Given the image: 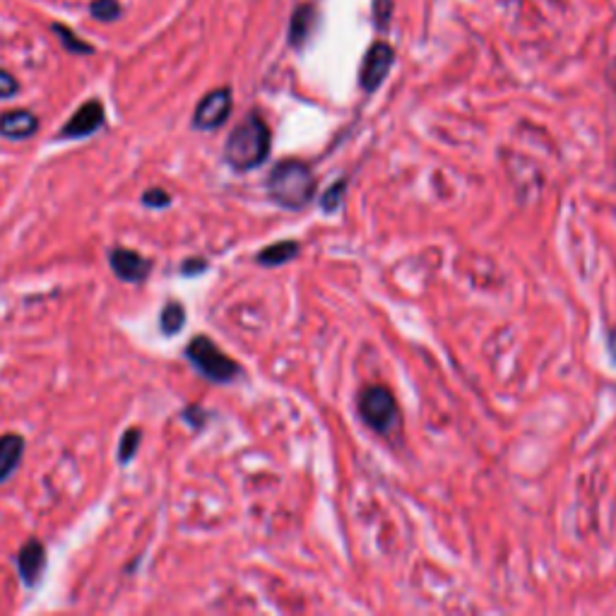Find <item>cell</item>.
I'll list each match as a JSON object with an SVG mask.
<instances>
[{
	"instance_id": "7",
	"label": "cell",
	"mask_w": 616,
	"mask_h": 616,
	"mask_svg": "<svg viewBox=\"0 0 616 616\" xmlns=\"http://www.w3.org/2000/svg\"><path fill=\"white\" fill-rule=\"evenodd\" d=\"M109 265L111 272L121 282H131V285L145 282L149 277V272H152V260L149 258L140 256L138 250L123 249V246H116V249L109 250Z\"/></svg>"
},
{
	"instance_id": "18",
	"label": "cell",
	"mask_w": 616,
	"mask_h": 616,
	"mask_svg": "<svg viewBox=\"0 0 616 616\" xmlns=\"http://www.w3.org/2000/svg\"><path fill=\"white\" fill-rule=\"evenodd\" d=\"M345 188H347V181L342 178V181H338V184H332L328 191L323 193V198H321V207H323L325 213H338L340 203H342V198H345Z\"/></svg>"
},
{
	"instance_id": "11",
	"label": "cell",
	"mask_w": 616,
	"mask_h": 616,
	"mask_svg": "<svg viewBox=\"0 0 616 616\" xmlns=\"http://www.w3.org/2000/svg\"><path fill=\"white\" fill-rule=\"evenodd\" d=\"M24 455V439L17 433L0 436V485L10 479L20 467Z\"/></svg>"
},
{
	"instance_id": "12",
	"label": "cell",
	"mask_w": 616,
	"mask_h": 616,
	"mask_svg": "<svg viewBox=\"0 0 616 616\" xmlns=\"http://www.w3.org/2000/svg\"><path fill=\"white\" fill-rule=\"evenodd\" d=\"M316 23L318 13L313 5H301V8H296V13L292 15V23H289V44L294 49H301L308 41V37L313 34Z\"/></svg>"
},
{
	"instance_id": "20",
	"label": "cell",
	"mask_w": 616,
	"mask_h": 616,
	"mask_svg": "<svg viewBox=\"0 0 616 616\" xmlns=\"http://www.w3.org/2000/svg\"><path fill=\"white\" fill-rule=\"evenodd\" d=\"M20 92V82L8 73V70H0V99H10Z\"/></svg>"
},
{
	"instance_id": "1",
	"label": "cell",
	"mask_w": 616,
	"mask_h": 616,
	"mask_svg": "<svg viewBox=\"0 0 616 616\" xmlns=\"http://www.w3.org/2000/svg\"><path fill=\"white\" fill-rule=\"evenodd\" d=\"M270 128L258 113H249L236 125L224 145V159L234 171L258 169L270 154Z\"/></svg>"
},
{
	"instance_id": "3",
	"label": "cell",
	"mask_w": 616,
	"mask_h": 616,
	"mask_svg": "<svg viewBox=\"0 0 616 616\" xmlns=\"http://www.w3.org/2000/svg\"><path fill=\"white\" fill-rule=\"evenodd\" d=\"M186 357H188L193 367L198 368L200 374L205 376L207 381L220 383V385H227V383L236 381L241 376V367L231 357L222 352L220 347L214 345L210 338H205V335H198V338H193L188 342Z\"/></svg>"
},
{
	"instance_id": "21",
	"label": "cell",
	"mask_w": 616,
	"mask_h": 616,
	"mask_svg": "<svg viewBox=\"0 0 616 616\" xmlns=\"http://www.w3.org/2000/svg\"><path fill=\"white\" fill-rule=\"evenodd\" d=\"M207 270V260H203V258H191V260H186L184 265H181V272L184 275H200V272Z\"/></svg>"
},
{
	"instance_id": "17",
	"label": "cell",
	"mask_w": 616,
	"mask_h": 616,
	"mask_svg": "<svg viewBox=\"0 0 616 616\" xmlns=\"http://www.w3.org/2000/svg\"><path fill=\"white\" fill-rule=\"evenodd\" d=\"M89 10H92V17H96L99 23H113L121 15V3L118 0H92Z\"/></svg>"
},
{
	"instance_id": "19",
	"label": "cell",
	"mask_w": 616,
	"mask_h": 616,
	"mask_svg": "<svg viewBox=\"0 0 616 616\" xmlns=\"http://www.w3.org/2000/svg\"><path fill=\"white\" fill-rule=\"evenodd\" d=\"M142 205L152 207V210H164L171 205V195L164 188H147L142 193Z\"/></svg>"
},
{
	"instance_id": "6",
	"label": "cell",
	"mask_w": 616,
	"mask_h": 616,
	"mask_svg": "<svg viewBox=\"0 0 616 616\" xmlns=\"http://www.w3.org/2000/svg\"><path fill=\"white\" fill-rule=\"evenodd\" d=\"M393 63H395V49L393 46L385 44V41L371 44V49L364 56V63H361V89L364 92H376L383 85V80L388 77Z\"/></svg>"
},
{
	"instance_id": "13",
	"label": "cell",
	"mask_w": 616,
	"mask_h": 616,
	"mask_svg": "<svg viewBox=\"0 0 616 616\" xmlns=\"http://www.w3.org/2000/svg\"><path fill=\"white\" fill-rule=\"evenodd\" d=\"M296 256H299V243L279 241L260 250V253H258V263L265 265V267H277V265H285L289 263V260H294Z\"/></svg>"
},
{
	"instance_id": "9",
	"label": "cell",
	"mask_w": 616,
	"mask_h": 616,
	"mask_svg": "<svg viewBox=\"0 0 616 616\" xmlns=\"http://www.w3.org/2000/svg\"><path fill=\"white\" fill-rule=\"evenodd\" d=\"M46 568V549L39 539H30L17 554V571L24 585L34 587L41 580V573Z\"/></svg>"
},
{
	"instance_id": "8",
	"label": "cell",
	"mask_w": 616,
	"mask_h": 616,
	"mask_svg": "<svg viewBox=\"0 0 616 616\" xmlns=\"http://www.w3.org/2000/svg\"><path fill=\"white\" fill-rule=\"evenodd\" d=\"M104 125V104L99 99H89L75 111L70 121L63 125V131L59 132L60 140H77L87 138L92 132H96Z\"/></svg>"
},
{
	"instance_id": "16",
	"label": "cell",
	"mask_w": 616,
	"mask_h": 616,
	"mask_svg": "<svg viewBox=\"0 0 616 616\" xmlns=\"http://www.w3.org/2000/svg\"><path fill=\"white\" fill-rule=\"evenodd\" d=\"M140 440H142V429H138V426H132V429H128V431L121 436V443H118V462H121V465H128V462L135 457V453H138L140 448Z\"/></svg>"
},
{
	"instance_id": "2",
	"label": "cell",
	"mask_w": 616,
	"mask_h": 616,
	"mask_svg": "<svg viewBox=\"0 0 616 616\" xmlns=\"http://www.w3.org/2000/svg\"><path fill=\"white\" fill-rule=\"evenodd\" d=\"M316 177L311 167L299 159H285L279 162L267 177V195L275 205L285 210H303L316 198Z\"/></svg>"
},
{
	"instance_id": "4",
	"label": "cell",
	"mask_w": 616,
	"mask_h": 616,
	"mask_svg": "<svg viewBox=\"0 0 616 616\" xmlns=\"http://www.w3.org/2000/svg\"><path fill=\"white\" fill-rule=\"evenodd\" d=\"M359 414L376 433L388 436L400 426V407L395 397L383 385H368L359 393Z\"/></svg>"
},
{
	"instance_id": "5",
	"label": "cell",
	"mask_w": 616,
	"mask_h": 616,
	"mask_svg": "<svg viewBox=\"0 0 616 616\" xmlns=\"http://www.w3.org/2000/svg\"><path fill=\"white\" fill-rule=\"evenodd\" d=\"M231 106H234L231 89H213V92H207V95L200 99L198 106H195L193 125H195L198 131H217V128L227 123V118L231 116Z\"/></svg>"
},
{
	"instance_id": "14",
	"label": "cell",
	"mask_w": 616,
	"mask_h": 616,
	"mask_svg": "<svg viewBox=\"0 0 616 616\" xmlns=\"http://www.w3.org/2000/svg\"><path fill=\"white\" fill-rule=\"evenodd\" d=\"M159 325H162L164 335H177L186 325V308L181 301H167L159 316Z\"/></svg>"
},
{
	"instance_id": "22",
	"label": "cell",
	"mask_w": 616,
	"mask_h": 616,
	"mask_svg": "<svg viewBox=\"0 0 616 616\" xmlns=\"http://www.w3.org/2000/svg\"><path fill=\"white\" fill-rule=\"evenodd\" d=\"M186 419L191 421V426H203V421H205V412L200 410L198 404H191V407L186 410Z\"/></svg>"
},
{
	"instance_id": "15",
	"label": "cell",
	"mask_w": 616,
	"mask_h": 616,
	"mask_svg": "<svg viewBox=\"0 0 616 616\" xmlns=\"http://www.w3.org/2000/svg\"><path fill=\"white\" fill-rule=\"evenodd\" d=\"M51 30H53V34L60 39V44H63L66 51L80 53V56H92V53H95V46L87 44V41H82L77 34H73V32L68 30L66 24H53Z\"/></svg>"
},
{
	"instance_id": "10",
	"label": "cell",
	"mask_w": 616,
	"mask_h": 616,
	"mask_svg": "<svg viewBox=\"0 0 616 616\" xmlns=\"http://www.w3.org/2000/svg\"><path fill=\"white\" fill-rule=\"evenodd\" d=\"M39 131V118L27 109L0 113V135L8 140H27Z\"/></svg>"
}]
</instances>
